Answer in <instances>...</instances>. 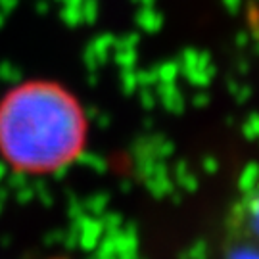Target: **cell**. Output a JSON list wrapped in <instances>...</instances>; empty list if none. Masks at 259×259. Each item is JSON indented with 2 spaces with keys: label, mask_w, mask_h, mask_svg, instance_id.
Wrapping results in <instances>:
<instances>
[{
  "label": "cell",
  "mask_w": 259,
  "mask_h": 259,
  "mask_svg": "<svg viewBox=\"0 0 259 259\" xmlns=\"http://www.w3.org/2000/svg\"><path fill=\"white\" fill-rule=\"evenodd\" d=\"M87 115L62 84L29 81L0 100V157L23 175H50L83 154Z\"/></svg>",
  "instance_id": "cell-1"
},
{
  "label": "cell",
  "mask_w": 259,
  "mask_h": 259,
  "mask_svg": "<svg viewBox=\"0 0 259 259\" xmlns=\"http://www.w3.org/2000/svg\"><path fill=\"white\" fill-rule=\"evenodd\" d=\"M217 259H259V179L248 181L227 205Z\"/></svg>",
  "instance_id": "cell-2"
}]
</instances>
